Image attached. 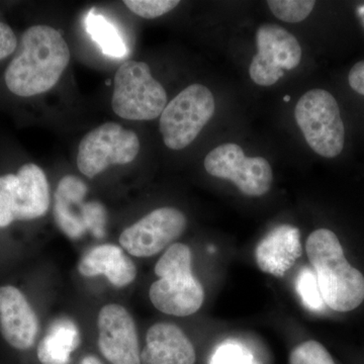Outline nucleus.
Segmentation results:
<instances>
[{
    "mask_svg": "<svg viewBox=\"0 0 364 364\" xmlns=\"http://www.w3.org/2000/svg\"><path fill=\"white\" fill-rule=\"evenodd\" d=\"M69 62L70 50L58 31L49 26H31L7 66V88L18 97L42 95L57 85Z\"/></svg>",
    "mask_w": 364,
    "mask_h": 364,
    "instance_id": "1",
    "label": "nucleus"
},
{
    "mask_svg": "<svg viewBox=\"0 0 364 364\" xmlns=\"http://www.w3.org/2000/svg\"><path fill=\"white\" fill-rule=\"evenodd\" d=\"M306 249L325 305L340 313L358 308L364 301V275L347 261L336 234L316 230Z\"/></svg>",
    "mask_w": 364,
    "mask_h": 364,
    "instance_id": "2",
    "label": "nucleus"
},
{
    "mask_svg": "<svg viewBox=\"0 0 364 364\" xmlns=\"http://www.w3.org/2000/svg\"><path fill=\"white\" fill-rule=\"evenodd\" d=\"M159 279L150 287L153 306L160 312L188 317L202 308L205 289L191 270V251L188 245L174 243L155 267Z\"/></svg>",
    "mask_w": 364,
    "mask_h": 364,
    "instance_id": "3",
    "label": "nucleus"
},
{
    "mask_svg": "<svg viewBox=\"0 0 364 364\" xmlns=\"http://www.w3.org/2000/svg\"><path fill=\"white\" fill-rule=\"evenodd\" d=\"M166 105V91L153 77L147 63L130 60L119 66L112 98L117 116L131 121H151L161 116Z\"/></svg>",
    "mask_w": 364,
    "mask_h": 364,
    "instance_id": "4",
    "label": "nucleus"
},
{
    "mask_svg": "<svg viewBox=\"0 0 364 364\" xmlns=\"http://www.w3.org/2000/svg\"><path fill=\"white\" fill-rule=\"evenodd\" d=\"M294 117L306 143L320 156L333 158L342 152L344 124L331 93L323 90L308 91L299 98Z\"/></svg>",
    "mask_w": 364,
    "mask_h": 364,
    "instance_id": "5",
    "label": "nucleus"
},
{
    "mask_svg": "<svg viewBox=\"0 0 364 364\" xmlns=\"http://www.w3.org/2000/svg\"><path fill=\"white\" fill-rule=\"evenodd\" d=\"M215 98L203 85H189L165 107L160 116V133L171 150H182L200 135L214 116Z\"/></svg>",
    "mask_w": 364,
    "mask_h": 364,
    "instance_id": "6",
    "label": "nucleus"
},
{
    "mask_svg": "<svg viewBox=\"0 0 364 364\" xmlns=\"http://www.w3.org/2000/svg\"><path fill=\"white\" fill-rule=\"evenodd\" d=\"M49 205V183L38 165L28 163L16 174L0 176V227L43 217Z\"/></svg>",
    "mask_w": 364,
    "mask_h": 364,
    "instance_id": "7",
    "label": "nucleus"
},
{
    "mask_svg": "<svg viewBox=\"0 0 364 364\" xmlns=\"http://www.w3.org/2000/svg\"><path fill=\"white\" fill-rule=\"evenodd\" d=\"M140 150L135 132L121 124L107 123L86 134L78 148L77 166L81 173L93 178L114 164H128Z\"/></svg>",
    "mask_w": 364,
    "mask_h": 364,
    "instance_id": "8",
    "label": "nucleus"
},
{
    "mask_svg": "<svg viewBox=\"0 0 364 364\" xmlns=\"http://www.w3.org/2000/svg\"><path fill=\"white\" fill-rule=\"evenodd\" d=\"M203 164L210 176L231 181L247 196H264L272 186L269 162L263 157H246L237 144L226 143L215 148Z\"/></svg>",
    "mask_w": 364,
    "mask_h": 364,
    "instance_id": "9",
    "label": "nucleus"
},
{
    "mask_svg": "<svg viewBox=\"0 0 364 364\" xmlns=\"http://www.w3.org/2000/svg\"><path fill=\"white\" fill-rule=\"evenodd\" d=\"M258 52L253 57L249 74L261 86L275 85L284 70H291L301 63V48L296 38L274 23H264L256 33Z\"/></svg>",
    "mask_w": 364,
    "mask_h": 364,
    "instance_id": "10",
    "label": "nucleus"
},
{
    "mask_svg": "<svg viewBox=\"0 0 364 364\" xmlns=\"http://www.w3.org/2000/svg\"><path fill=\"white\" fill-rule=\"evenodd\" d=\"M188 220L174 208H160L127 228L119 237L124 250L136 257H151L161 252L183 234Z\"/></svg>",
    "mask_w": 364,
    "mask_h": 364,
    "instance_id": "11",
    "label": "nucleus"
},
{
    "mask_svg": "<svg viewBox=\"0 0 364 364\" xmlns=\"http://www.w3.org/2000/svg\"><path fill=\"white\" fill-rule=\"evenodd\" d=\"M98 346L112 364H141L135 321L123 306L109 304L98 314Z\"/></svg>",
    "mask_w": 364,
    "mask_h": 364,
    "instance_id": "12",
    "label": "nucleus"
},
{
    "mask_svg": "<svg viewBox=\"0 0 364 364\" xmlns=\"http://www.w3.org/2000/svg\"><path fill=\"white\" fill-rule=\"evenodd\" d=\"M39 320L25 294L11 286L0 287V333L14 348L26 350L35 343Z\"/></svg>",
    "mask_w": 364,
    "mask_h": 364,
    "instance_id": "13",
    "label": "nucleus"
},
{
    "mask_svg": "<svg viewBox=\"0 0 364 364\" xmlns=\"http://www.w3.org/2000/svg\"><path fill=\"white\" fill-rule=\"evenodd\" d=\"M303 254L298 228L280 225L264 237L255 250V260L261 272L282 277Z\"/></svg>",
    "mask_w": 364,
    "mask_h": 364,
    "instance_id": "14",
    "label": "nucleus"
},
{
    "mask_svg": "<svg viewBox=\"0 0 364 364\" xmlns=\"http://www.w3.org/2000/svg\"><path fill=\"white\" fill-rule=\"evenodd\" d=\"M141 364H195L196 349L178 326L157 323L148 330Z\"/></svg>",
    "mask_w": 364,
    "mask_h": 364,
    "instance_id": "15",
    "label": "nucleus"
},
{
    "mask_svg": "<svg viewBox=\"0 0 364 364\" xmlns=\"http://www.w3.org/2000/svg\"><path fill=\"white\" fill-rule=\"evenodd\" d=\"M87 191L85 182L77 176H66L60 181L55 193V221L72 239L80 238L88 230V203H83Z\"/></svg>",
    "mask_w": 364,
    "mask_h": 364,
    "instance_id": "16",
    "label": "nucleus"
},
{
    "mask_svg": "<svg viewBox=\"0 0 364 364\" xmlns=\"http://www.w3.org/2000/svg\"><path fill=\"white\" fill-rule=\"evenodd\" d=\"M83 277L105 275L117 287L129 286L135 280L136 268L123 249L112 244H105L93 248L78 264Z\"/></svg>",
    "mask_w": 364,
    "mask_h": 364,
    "instance_id": "17",
    "label": "nucleus"
},
{
    "mask_svg": "<svg viewBox=\"0 0 364 364\" xmlns=\"http://www.w3.org/2000/svg\"><path fill=\"white\" fill-rule=\"evenodd\" d=\"M80 332L70 318L55 321L38 346V358L42 364H69L71 353L80 345Z\"/></svg>",
    "mask_w": 364,
    "mask_h": 364,
    "instance_id": "18",
    "label": "nucleus"
},
{
    "mask_svg": "<svg viewBox=\"0 0 364 364\" xmlns=\"http://www.w3.org/2000/svg\"><path fill=\"white\" fill-rule=\"evenodd\" d=\"M85 28L91 39L97 43L105 55L114 58L126 56L128 48L121 33L111 21L98 14L97 9H92L88 11Z\"/></svg>",
    "mask_w": 364,
    "mask_h": 364,
    "instance_id": "19",
    "label": "nucleus"
},
{
    "mask_svg": "<svg viewBox=\"0 0 364 364\" xmlns=\"http://www.w3.org/2000/svg\"><path fill=\"white\" fill-rule=\"evenodd\" d=\"M272 13L287 23H299L312 13L316 2L312 0H269L267 1Z\"/></svg>",
    "mask_w": 364,
    "mask_h": 364,
    "instance_id": "20",
    "label": "nucleus"
},
{
    "mask_svg": "<svg viewBox=\"0 0 364 364\" xmlns=\"http://www.w3.org/2000/svg\"><path fill=\"white\" fill-rule=\"evenodd\" d=\"M296 291L306 309L313 312H322L324 310L326 305L318 291L315 272L311 268L304 267L299 272Z\"/></svg>",
    "mask_w": 364,
    "mask_h": 364,
    "instance_id": "21",
    "label": "nucleus"
},
{
    "mask_svg": "<svg viewBox=\"0 0 364 364\" xmlns=\"http://www.w3.org/2000/svg\"><path fill=\"white\" fill-rule=\"evenodd\" d=\"M289 364H335L324 345L309 340L294 347L289 354Z\"/></svg>",
    "mask_w": 364,
    "mask_h": 364,
    "instance_id": "22",
    "label": "nucleus"
},
{
    "mask_svg": "<svg viewBox=\"0 0 364 364\" xmlns=\"http://www.w3.org/2000/svg\"><path fill=\"white\" fill-rule=\"evenodd\" d=\"M129 9L147 20L164 16L179 4L177 0H126L124 1Z\"/></svg>",
    "mask_w": 364,
    "mask_h": 364,
    "instance_id": "23",
    "label": "nucleus"
},
{
    "mask_svg": "<svg viewBox=\"0 0 364 364\" xmlns=\"http://www.w3.org/2000/svg\"><path fill=\"white\" fill-rule=\"evenodd\" d=\"M210 364H253V358L245 347L226 342L218 347Z\"/></svg>",
    "mask_w": 364,
    "mask_h": 364,
    "instance_id": "24",
    "label": "nucleus"
},
{
    "mask_svg": "<svg viewBox=\"0 0 364 364\" xmlns=\"http://www.w3.org/2000/svg\"><path fill=\"white\" fill-rule=\"evenodd\" d=\"M18 40L11 26L0 21V60L6 58L16 51Z\"/></svg>",
    "mask_w": 364,
    "mask_h": 364,
    "instance_id": "25",
    "label": "nucleus"
},
{
    "mask_svg": "<svg viewBox=\"0 0 364 364\" xmlns=\"http://www.w3.org/2000/svg\"><path fill=\"white\" fill-rule=\"evenodd\" d=\"M348 81L352 90L364 97V60L352 67Z\"/></svg>",
    "mask_w": 364,
    "mask_h": 364,
    "instance_id": "26",
    "label": "nucleus"
},
{
    "mask_svg": "<svg viewBox=\"0 0 364 364\" xmlns=\"http://www.w3.org/2000/svg\"><path fill=\"white\" fill-rule=\"evenodd\" d=\"M80 364H102V363L95 356L88 355L82 359Z\"/></svg>",
    "mask_w": 364,
    "mask_h": 364,
    "instance_id": "27",
    "label": "nucleus"
},
{
    "mask_svg": "<svg viewBox=\"0 0 364 364\" xmlns=\"http://www.w3.org/2000/svg\"><path fill=\"white\" fill-rule=\"evenodd\" d=\"M289 100H291V97H289V95H287V97H284V102H289Z\"/></svg>",
    "mask_w": 364,
    "mask_h": 364,
    "instance_id": "28",
    "label": "nucleus"
}]
</instances>
